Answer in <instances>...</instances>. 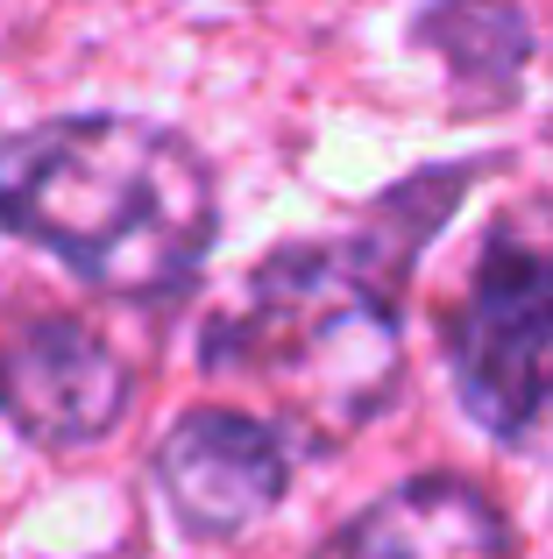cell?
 Returning <instances> with one entry per match:
<instances>
[{
    "mask_svg": "<svg viewBox=\"0 0 553 559\" xmlns=\"http://www.w3.org/2000/svg\"><path fill=\"white\" fill-rule=\"evenodd\" d=\"M0 227L107 298H164L213 248V178L156 121L71 114L0 142Z\"/></svg>",
    "mask_w": 553,
    "mask_h": 559,
    "instance_id": "1",
    "label": "cell"
},
{
    "mask_svg": "<svg viewBox=\"0 0 553 559\" xmlns=\"http://www.w3.org/2000/svg\"><path fill=\"white\" fill-rule=\"evenodd\" d=\"M207 376L270 396V425L298 447L362 432L398 390V312L355 248H284L249 298L213 319Z\"/></svg>",
    "mask_w": 553,
    "mask_h": 559,
    "instance_id": "2",
    "label": "cell"
},
{
    "mask_svg": "<svg viewBox=\"0 0 553 559\" xmlns=\"http://www.w3.org/2000/svg\"><path fill=\"white\" fill-rule=\"evenodd\" d=\"M455 382L483 432H553V205L497 219L455 319Z\"/></svg>",
    "mask_w": 553,
    "mask_h": 559,
    "instance_id": "3",
    "label": "cell"
},
{
    "mask_svg": "<svg viewBox=\"0 0 553 559\" xmlns=\"http://www.w3.org/2000/svg\"><path fill=\"white\" fill-rule=\"evenodd\" d=\"M156 481H164L170 510L192 538H235L284 496L291 481V439L256 411H185L164 432L156 453Z\"/></svg>",
    "mask_w": 553,
    "mask_h": 559,
    "instance_id": "4",
    "label": "cell"
},
{
    "mask_svg": "<svg viewBox=\"0 0 553 559\" xmlns=\"http://www.w3.org/2000/svg\"><path fill=\"white\" fill-rule=\"evenodd\" d=\"M128 411V369L79 319H28L0 341V418L36 447H93Z\"/></svg>",
    "mask_w": 553,
    "mask_h": 559,
    "instance_id": "5",
    "label": "cell"
},
{
    "mask_svg": "<svg viewBox=\"0 0 553 559\" xmlns=\"http://www.w3.org/2000/svg\"><path fill=\"white\" fill-rule=\"evenodd\" d=\"M313 559H511V532L469 481H404L327 538Z\"/></svg>",
    "mask_w": 553,
    "mask_h": 559,
    "instance_id": "6",
    "label": "cell"
}]
</instances>
